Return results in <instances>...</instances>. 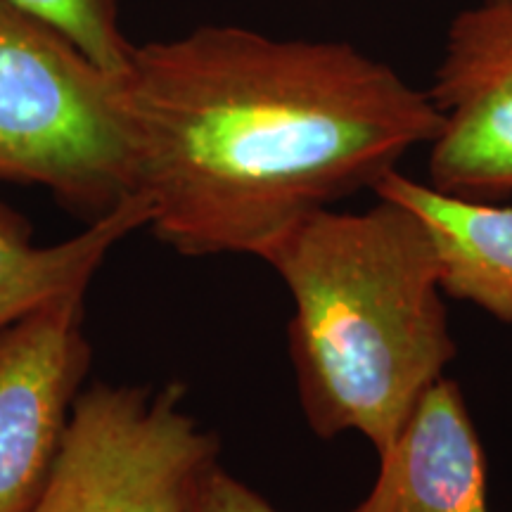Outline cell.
<instances>
[{
    "instance_id": "cell-8",
    "label": "cell",
    "mask_w": 512,
    "mask_h": 512,
    "mask_svg": "<svg viewBox=\"0 0 512 512\" xmlns=\"http://www.w3.org/2000/svg\"><path fill=\"white\" fill-rule=\"evenodd\" d=\"M373 192L406 204L430 230L446 297L512 323V207L444 195L399 169L384 176Z\"/></svg>"
},
{
    "instance_id": "cell-1",
    "label": "cell",
    "mask_w": 512,
    "mask_h": 512,
    "mask_svg": "<svg viewBox=\"0 0 512 512\" xmlns=\"http://www.w3.org/2000/svg\"><path fill=\"white\" fill-rule=\"evenodd\" d=\"M119 83L133 185L183 256L264 259L439 131L427 91L347 41L211 24L136 46Z\"/></svg>"
},
{
    "instance_id": "cell-4",
    "label": "cell",
    "mask_w": 512,
    "mask_h": 512,
    "mask_svg": "<svg viewBox=\"0 0 512 512\" xmlns=\"http://www.w3.org/2000/svg\"><path fill=\"white\" fill-rule=\"evenodd\" d=\"M185 387L95 382L74 401L46 486L31 512H188L219 441L183 411Z\"/></svg>"
},
{
    "instance_id": "cell-7",
    "label": "cell",
    "mask_w": 512,
    "mask_h": 512,
    "mask_svg": "<svg viewBox=\"0 0 512 512\" xmlns=\"http://www.w3.org/2000/svg\"><path fill=\"white\" fill-rule=\"evenodd\" d=\"M377 458L373 489L351 512H489L486 456L458 382H434Z\"/></svg>"
},
{
    "instance_id": "cell-5",
    "label": "cell",
    "mask_w": 512,
    "mask_h": 512,
    "mask_svg": "<svg viewBox=\"0 0 512 512\" xmlns=\"http://www.w3.org/2000/svg\"><path fill=\"white\" fill-rule=\"evenodd\" d=\"M427 95L439 114L427 183L475 202L512 197V0H479L451 19Z\"/></svg>"
},
{
    "instance_id": "cell-11",
    "label": "cell",
    "mask_w": 512,
    "mask_h": 512,
    "mask_svg": "<svg viewBox=\"0 0 512 512\" xmlns=\"http://www.w3.org/2000/svg\"><path fill=\"white\" fill-rule=\"evenodd\" d=\"M188 512H278L264 496L233 477L219 460L209 463L197 477Z\"/></svg>"
},
{
    "instance_id": "cell-6",
    "label": "cell",
    "mask_w": 512,
    "mask_h": 512,
    "mask_svg": "<svg viewBox=\"0 0 512 512\" xmlns=\"http://www.w3.org/2000/svg\"><path fill=\"white\" fill-rule=\"evenodd\" d=\"M83 297L72 292L0 330V512H31L91 370Z\"/></svg>"
},
{
    "instance_id": "cell-9",
    "label": "cell",
    "mask_w": 512,
    "mask_h": 512,
    "mask_svg": "<svg viewBox=\"0 0 512 512\" xmlns=\"http://www.w3.org/2000/svg\"><path fill=\"white\" fill-rule=\"evenodd\" d=\"M150 221L152 204L136 192L76 238L38 247L29 223L0 202V330L57 297L86 292L107 254Z\"/></svg>"
},
{
    "instance_id": "cell-2",
    "label": "cell",
    "mask_w": 512,
    "mask_h": 512,
    "mask_svg": "<svg viewBox=\"0 0 512 512\" xmlns=\"http://www.w3.org/2000/svg\"><path fill=\"white\" fill-rule=\"evenodd\" d=\"M292 294L287 328L313 434L392 446L458 354L430 230L406 204L320 209L264 254Z\"/></svg>"
},
{
    "instance_id": "cell-3",
    "label": "cell",
    "mask_w": 512,
    "mask_h": 512,
    "mask_svg": "<svg viewBox=\"0 0 512 512\" xmlns=\"http://www.w3.org/2000/svg\"><path fill=\"white\" fill-rule=\"evenodd\" d=\"M0 181L95 221L136 195L117 74L0 0Z\"/></svg>"
},
{
    "instance_id": "cell-10",
    "label": "cell",
    "mask_w": 512,
    "mask_h": 512,
    "mask_svg": "<svg viewBox=\"0 0 512 512\" xmlns=\"http://www.w3.org/2000/svg\"><path fill=\"white\" fill-rule=\"evenodd\" d=\"M27 15L110 74H124L133 48L119 29L117 0H3Z\"/></svg>"
}]
</instances>
